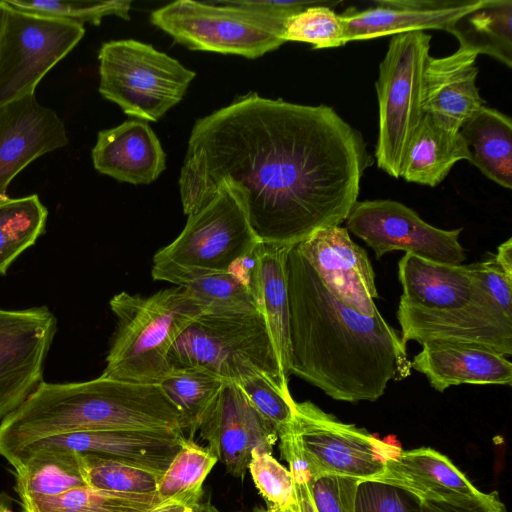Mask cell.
Segmentation results:
<instances>
[{
  "label": "cell",
  "mask_w": 512,
  "mask_h": 512,
  "mask_svg": "<svg viewBox=\"0 0 512 512\" xmlns=\"http://www.w3.org/2000/svg\"><path fill=\"white\" fill-rule=\"evenodd\" d=\"M371 160L333 108L251 92L196 121L179 178L183 211L200 210L225 182L262 243L292 247L346 220Z\"/></svg>",
  "instance_id": "obj_1"
},
{
  "label": "cell",
  "mask_w": 512,
  "mask_h": 512,
  "mask_svg": "<svg viewBox=\"0 0 512 512\" xmlns=\"http://www.w3.org/2000/svg\"><path fill=\"white\" fill-rule=\"evenodd\" d=\"M290 374L339 401L378 400L391 380L411 373L398 331L378 311L364 316L340 303L297 245L286 261Z\"/></svg>",
  "instance_id": "obj_2"
},
{
  "label": "cell",
  "mask_w": 512,
  "mask_h": 512,
  "mask_svg": "<svg viewBox=\"0 0 512 512\" xmlns=\"http://www.w3.org/2000/svg\"><path fill=\"white\" fill-rule=\"evenodd\" d=\"M93 430L183 431L181 414L159 384L99 376L73 383L42 382L0 423V456L9 461L49 436Z\"/></svg>",
  "instance_id": "obj_3"
},
{
  "label": "cell",
  "mask_w": 512,
  "mask_h": 512,
  "mask_svg": "<svg viewBox=\"0 0 512 512\" xmlns=\"http://www.w3.org/2000/svg\"><path fill=\"white\" fill-rule=\"evenodd\" d=\"M109 305L116 328L100 376L150 384H159L170 372L171 347L194 320L206 313L180 286L149 296L122 291L111 298Z\"/></svg>",
  "instance_id": "obj_4"
},
{
  "label": "cell",
  "mask_w": 512,
  "mask_h": 512,
  "mask_svg": "<svg viewBox=\"0 0 512 512\" xmlns=\"http://www.w3.org/2000/svg\"><path fill=\"white\" fill-rule=\"evenodd\" d=\"M278 439L292 476L310 479L333 474L368 480L403 450L394 440L344 423L311 401H295L293 420Z\"/></svg>",
  "instance_id": "obj_5"
},
{
  "label": "cell",
  "mask_w": 512,
  "mask_h": 512,
  "mask_svg": "<svg viewBox=\"0 0 512 512\" xmlns=\"http://www.w3.org/2000/svg\"><path fill=\"white\" fill-rule=\"evenodd\" d=\"M170 368L204 369L225 382L238 383L256 373L285 392L288 380L261 312L204 313L177 338L168 353Z\"/></svg>",
  "instance_id": "obj_6"
},
{
  "label": "cell",
  "mask_w": 512,
  "mask_h": 512,
  "mask_svg": "<svg viewBox=\"0 0 512 512\" xmlns=\"http://www.w3.org/2000/svg\"><path fill=\"white\" fill-rule=\"evenodd\" d=\"M292 17V16H291ZM290 17L262 12L237 0H179L151 13V22L191 50L257 58L277 49Z\"/></svg>",
  "instance_id": "obj_7"
},
{
  "label": "cell",
  "mask_w": 512,
  "mask_h": 512,
  "mask_svg": "<svg viewBox=\"0 0 512 512\" xmlns=\"http://www.w3.org/2000/svg\"><path fill=\"white\" fill-rule=\"evenodd\" d=\"M259 242L239 196L222 182L205 206L188 215L178 237L156 252L151 275L170 282L184 274L227 271Z\"/></svg>",
  "instance_id": "obj_8"
},
{
  "label": "cell",
  "mask_w": 512,
  "mask_h": 512,
  "mask_svg": "<svg viewBox=\"0 0 512 512\" xmlns=\"http://www.w3.org/2000/svg\"><path fill=\"white\" fill-rule=\"evenodd\" d=\"M430 41L424 31L394 35L379 66L375 157L378 167L394 178H401L409 147L426 114L423 73Z\"/></svg>",
  "instance_id": "obj_9"
},
{
  "label": "cell",
  "mask_w": 512,
  "mask_h": 512,
  "mask_svg": "<svg viewBox=\"0 0 512 512\" xmlns=\"http://www.w3.org/2000/svg\"><path fill=\"white\" fill-rule=\"evenodd\" d=\"M99 92L123 112L142 121H158L185 95L195 72L140 41L103 43L98 54Z\"/></svg>",
  "instance_id": "obj_10"
},
{
  "label": "cell",
  "mask_w": 512,
  "mask_h": 512,
  "mask_svg": "<svg viewBox=\"0 0 512 512\" xmlns=\"http://www.w3.org/2000/svg\"><path fill=\"white\" fill-rule=\"evenodd\" d=\"M7 6L0 40V106L34 94L85 34L83 25Z\"/></svg>",
  "instance_id": "obj_11"
},
{
  "label": "cell",
  "mask_w": 512,
  "mask_h": 512,
  "mask_svg": "<svg viewBox=\"0 0 512 512\" xmlns=\"http://www.w3.org/2000/svg\"><path fill=\"white\" fill-rule=\"evenodd\" d=\"M347 230L362 239L377 259L402 250L449 265L465 260L459 242L462 228L445 230L425 222L414 210L388 199L357 201L345 220Z\"/></svg>",
  "instance_id": "obj_12"
},
{
  "label": "cell",
  "mask_w": 512,
  "mask_h": 512,
  "mask_svg": "<svg viewBox=\"0 0 512 512\" xmlns=\"http://www.w3.org/2000/svg\"><path fill=\"white\" fill-rule=\"evenodd\" d=\"M57 332L47 306L0 307V420L43 382L44 363Z\"/></svg>",
  "instance_id": "obj_13"
},
{
  "label": "cell",
  "mask_w": 512,
  "mask_h": 512,
  "mask_svg": "<svg viewBox=\"0 0 512 512\" xmlns=\"http://www.w3.org/2000/svg\"><path fill=\"white\" fill-rule=\"evenodd\" d=\"M397 319L404 343L446 341L485 347L505 356L512 354V317L491 297L444 311L399 303Z\"/></svg>",
  "instance_id": "obj_14"
},
{
  "label": "cell",
  "mask_w": 512,
  "mask_h": 512,
  "mask_svg": "<svg viewBox=\"0 0 512 512\" xmlns=\"http://www.w3.org/2000/svg\"><path fill=\"white\" fill-rule=\"evenodd\" d=\"M198 431L206 448L237 478L245 476L253 450L272 454L278 440L276 430L234 382L224 383Z\"/></svg>",
  "instance_id": "obj_15"
},
{
  "label": "cell",
  "mask_w": 512,
  "mask_h": 512,
  "mask_svg": "<svg viewBox=\"0 0 512 512\" xmlns=\"http://www.w3.org/2000/svg\"><path fill=\"white\" fill-rule=\"evenodd\" d=\"M297 246L340 303L364 316L378 312L371 262L366 251L350 238L347 228L317 230Z\"/></svg>",
  "instance_id": "obj_16"
},
{
  "label": "cell",
  "mask_w": 512,
  "mask_h": 512,
  "mask_svg": "<svg viewBox=\"0 0 512 512\" xmlns=\"http://www.w3.org/2000/svg\"><path fill=\"white\" fill-rule=\"evenodd\" d=\"M186 439L182 431L93 430L45 437L20 449L8 461L36 451L94 454L163 473Z\"/></svg>",
  "instance_id": "obj_17"
},
{
  "label": "cell",
  "mask_w": 512,
  "mask_h": 512,
  "mask_svg": "<svg viewBox=\"0 0 512 512\" xmlns=\"http://www.w3.org/2000/svg\"><path fill=\"white\" fill-rule=\"evenodd\" d=\"M68 144L57 113L29 94L0 106V201L11 181L31 162Z\"/></svg>",
  "instance_id": "obj_18"
},
{
  "label": "cell",
  "mask_w": 512,
  "mask_h": 512,
  "mask_svg": "<svg viewBox=\"0 0 512 512\" xmlns=\"http://www.w3.org/2000/svg\"><path fill=\"white\" fill-rule=\"evenodd\" d=\"M483 0H378L364 10L341 14L346 43L427 29L447 30Z\"/></svg>",
  "instance_id": "obj_19"
},
{
  "label": "cell",
  "mask_w": 512,
  "mask_h": 512,
  "mask_svg": "<svg viewBox=\"0 0 512 512\" xmlns=\"http://www.w3.org/2000/svg\"><path fill=\"white\" fill-rule=\"evenodd\" d=\"M400 304L430 311L460 308L490 297L469 265H449L405 253L398 263Z\"/></svg>",
  "instance_id": "obj_20"
},
{
  "label": "cell",
  "mask_w": 512,
  "mask_h": 512,
  "mask_svg": "<svg viewBox=\"0 0 512 512\" xmlns=\"http://www.w3.org/2000/svg\"><path fill=\"white\" fill-rule=\"evenodd\" d=\"M477 56L459 47L448 56L427 58L423 73L424 111L450 130L459 131L484 105L476 86Z\"/></svg>",
  "instance_id": "obj_21"
},
{
  "label": "cell",
  "mask_w": 512,
  "mask_h": 512,
  "mask_svg": "<svg viewBox=\"0 0 512 512\" xmlns=\"http://www.w3.org/2000/svg\"><path fill=\"white\" fill-rule=\"evenodd\" d=\"M403 489L422 501H459L482 493L444 454L420 447L402 450L371 477Z\"/></svg>",
  "instance_id": "obj_22"
},
{
  "label": "cell",
  "mask_w": 512,
  "mask_h": 512,
  "mask_svg": "<svg viewBox=\"0 0 512 512\" xmlns=\"http://www.w3.org/2000/svg\"><path fill=\"white\" fill-rule=\"evenodd\" d=\"M411 361L432 388L444 392L460 384H512V363L507 356L485 347L429 341Z\"/></svg>",
  "instance_id": "obj_23"
},
{
  "label": "cell",
  "mask_w": 512,
  "mask_h": 512,
  "mask_svg": "<svg viewBox=\"0 0 512 512\" xmlns=\"http://www.w3.org/2000/svg\"><path fill=\"white\" fill-rule=\"evenodd\" d=\"M92 161L98 172L135 185L150 184L166 166L158 137L142 120H128L100 131Z\"/></svg>",
  "instance_id": "obj_24"
},
{
  "label": "cell",
  "mask_w": 512,
  "mask_h": 512,
  "mask_svg": "<svg viewBox=\"0 0 512 512\" xmlns=\"http://www.w3.org/2000/svg\"><path fill=\"white\" fill-rule=\"evenodd\" d=\"M470 153L469 162L501 187L512 188V121L483 105L459 128Z\"/></svg>",
  "instance_id": "obj_25"
},
{
  "label": "cell",
  "mask_w": 512,
  "mask_h": 512,
  "mask_svg": "<svg viewBox=\"0 0 512 512\" xmlns=\"http://www.w3.org/2000/svg\"><path fill=\"white\" fill-rule=\"evenodd\" d=\"M469 159V149L459 131L450 130L425 114L409 147L401 178L435 187L458 161Z\"/></svg>",
  "instance_id": "obj_26"
},
{
  "label": "cell",
  "mask_w": 512,
  "mask_h": 512,
  "mask_svg": "<svg viewBox=\"0 0 512 512\" xmlns=\"http://www.w3.org/2000/svg\"><path fill=\"white\" fill-rule=\"evenodd\" d=\"M293 247V246H292ZM290 246L261 242L258 303L271 334L281 369L290 374V310L286 261Z\"/></svg>",
  "instance_id": "obj_27"
},
{
  "label": "cell",
  "mask_w": 512,
  "mask_h": 512,
  "mask_svg": "<svg viewBox=\"0 0 512 512\" xmlns=\"http://www.w3.org/2000/svg\"><path fill=\"white\" fill-rule=\"evenodd\" d=\"M459 47L512 66V1L483 0L481 5L456 19L446 30Z\"/></svg>",
  "instance_id": "obj_28"
},
{
  "label": "cell",
  "mask_w": 512,
  "mask_h": 512,
  "mask_svg": "<svg viewBox=\"0 0 512 512\" xmlns=\"http://www.w3.org/2000/svg\"><path fill=\"white\" fill-rule=\"evenodd\" d=\"M10 465L15 471V491L20 502L87 486L75 452H30L18 456Z\"/></svg>",
  "instance_id": "obj_29"
},
{
  "label": "cell",
  "mask_w": 512,
  "mask_h": 512,
  "mask_svg": "<svg viewBox=\"0 0 512 512\" xmlns=\"http://www.w3.org/2000/svg\"><path fill=\"white\" fill-rule=\"evenodd\" d=\"M225 381L200 368H171L159 383L181 414L183 431L194 440L196 432L217 399Z\"/></svg>",
  "instance_id": "obj_30"
},
{
  "label": "cell",
  "mask_w": 512,
  "mask_h": 512,
  "mask_svg": "<svg viewBox=\"0 0 512 512\" xmlns=\"http://www.w3.org/2000/svg\"><path fill=\"white\" fill-rule=\"evenodd\" d=\"M165 501L157 493H114L84 486L20 505L22 512H151Z\"/></svg>",
  "instance_id": "obj_31"
},
{
  "label": "cell",
  "mask_w": 512,
  "mask_h": 512,
  "mask_svg": "<svg viewBox=\"0 0 512 512\" xmlns=\"http://www.w3.org/2000/svg\"><path fill=\"white\" fill-rule=\"evenodd\" d=\"M48 210L38 195L0 201V275L45 230Z\"/></svg>",
  "instance_id": "obj_32"
},
{
  "label": "cell",
  "mask_w": 512,
  "mask_h": 512,
  "mask_svg": "<svg viewBox=\"0 0 512 512\" xmlns=\"http://www.w3.org/2000/svg\"><path fill=\"white\" fill-rule=\"evenodd\" d=\"M169 283L190 292L206 313L236 315L261 312L255 297L228 270L179 275Z\"/></svg>",
  "instance_id": "obj_33"
},
{
  "label": "cell",
  "mask_w": 512,
  "mask_h": 512,
  "mask_svg": "<svg viewBox=\"0 0 512 512\" xmlns=\"http://www.w3.org/2000/svg\"><path fill=\"white\" fill-rule=\"evenodd\" d=\"M79 460L87 486L101 491L126 494L156 493L163 474L94 454H79Z\"/></svg>",
  "instance_id": "obj_34"
},
{
  "label": "cell",
  "mask_w": 512,
  "mask_h": 512,
  "mask_svg": "<svg viewBox=\"0 0 512 512\" xmlns=\"http://www.w3.org/2000/svg\"><path fill=\"white\" fill-rule=\"evenodd\" d=\"M340 1H323L290 17L285 25L283 40L305 42L314 49L336 48L346 44L345 24L334 8Z\"/></svg>",
  "instance_id": "obj_35"
},
{
  "label": "cell",
  "mask_w": 512,
  "mask_h": 512,
  "mask_svg": "<svg viewBox=\"0 0 512 512\" xmlns=\"http://www.w3.org/2000/svg\"><path fill=\"white\" fill-rule=\"evenodd\" d=\"M218 459L207 448L186 437L163 472L156 493L164 500L184 493L204 492L203 483Z\"/></svg>",
  "instance_id": "obj_36"
},
{
  "label": "cell",
  "mask_w": 512,
  "mask_h": 512,
  "mask_svg": "<svg viewBox=\"0 0 512 512\" xmlns=\"http://www.w3.org/2000/svg\"><path fill=\"white\" fill-rule=\"evenodd\" d=\"M18 10L58 18L80 25H99L106 16L115 15L129 19L131 1H88V0H5Z\"/></svg>",
  "instance_id": "obj_37"
},
{
  "label": "cell",
  "mask_w": 512,
  "mask_h": 512,
  "mask_svg": "<svg viewBox=\"0 0 512 512\" xmlns=\"http://www.w3.org/2000/svg\"><path fill=\"white\" fill-rule=\"evenodd\" d=\"M248 470L257 490L270 506L282 511L298 506L292 474L271 453L253 450Z\"/></svg>",
  "instance_id": "obj_38"
},
{
  "label": "cell",
  "mask_w": 512,
  "mask_h": 512,
  "mask_svg": "<svg viewBox=\"0 0 512 512\" xmlns=\"http://www.w3.org/2000/svg\"><path fill=\"white\" fill-rule=\"evenodd\" d=\"M237 384L253 407L276 430L277 435L289 427L295 406L290 392L281 390L261 373L252 374Z\"/></svg>",
  "instance_id": "obj_39"
},
{
  "label": "cell",
  "mask_w": 512,
  "mask_h": 512,
  "mask_svg": "<svg viewBox=\"0 0 512 512\" xmlns=\"http://www.w3.org/2000/svg\"><path fill=\"white\" fill-rule=\"evenodd\" d=\"M421 501L409 492L385 483L360 481L354 512H420Z\"/></svg>",
  "instance_id": "obj_40"
},
{
  "label": "cell",
  "mask_w": 512,
  "mask_h": 512,
  "mask_svg": "<svg viewBox=\"0 0 512 512\" xmlns=\"http://www.w3.org/2000/svg\"><path fill=\"white\" fill-rule=\"evenodd\" d=\"M360 480L343 475H320L307 483L316 512H354Z\"/></svg>",
  "instance_id": "obj_41"
},
{
  "label": "cell",
  "mask_w": 512,
  "mask_h": 512,
  "mask_svg": "<svg viewBox=\"0 0 512 512\" xmlns=\"http://www.w3.org/2000/svg\"><path fill=\"white\" fill-rule=\"evenodd\" d=\"M469 267L495 303L512 317V279L497 265L494 257L470 264Z\"/></svg>",
  "instance_id": "obj_42"
},
{
  "label": "cell",
  "mask_w": 512,
  "mask_h": 512,
  "mask_svg": "<svg viewBox=\"0 0 512 512\" xmlns=\"http://www.w3.org/2000/svg\"><path fill=\"white\" fill-rule=\"evenodd\" d=\"M420 512H508L498 492H482L480 495L459 501H422Z\"/></svg>",
  "instance_id": "obj_43"
},
{
  "label": "cell",
  "mask_w": 512,
  "mask_h": 512,
  "mask_svg": "<svg viewBox=\"0 0 512 512\" xmlns=\"http://www.w3.org/2000/svg\"><path fill=\"white\" fill-rule=\"evenodd\" d=\"M260 248L261 242L236 259L228 268V271L251 292L257 302L259 296Z\"/></svg>",
  "instance_id": "obj_44"
},
{
  "label": "cell",
  "mask_w": 512,
  "mask_h": 512,
  "mask_svg": "<svg viewBox=\"0 0 512 512\" xmlns=\"http://www.w3.org/2000/svg\"><path fill=\"white\" fill-rule=\"evenodd\" d=\"M204 492L184 493L163 502L151 512H195Z\"/></svg>",
  "instance_id": "obj_45"
},
{
  "label": "cell",
  "mask_w": 512,
  "mask_h": 512,
  "mask_svg": "<svg viewBox=\"0 0 512 512\" xmlns=\"http://www.w3.org/2000/svg\"><path fill=\"white\" fill-rule=\"evenodd\" d=\"M493 257L507 277L512 279V238H508L500 244L497 253Z\"/></svg>",
  "instance_id": "obj_46"
},
{
  "label": "cell",
  "mask_w": 512,
  "mask_h": 512,
  "mask_svg": "<svg viewBox=\"0 0 512 512\" xmlns=\"http://www.w3.org/2000/svg\"><path fill=\"white\" fill-rule=\"evenodd\" d=\"M296 485L297 502L300 512H316L313 502L310 497L307 483Z\"/></svg>",
  "instance_id": "obj_47"
},
{
  "label": "cell",
  "mask_w": 512,
  "mask_h": 512,
  "mask_svg": "<svg viewBox=\"0 0 512 512\" xmlns=\"http://www.w3.org/2000/svg\"><path fill=\"white\" fill-rule=\"evenodd\" d=\"M195 512H220L218 508L213 505L209 500H202L197 505Z\"/></svg>",
  "instance_id": "obj_48"
},
{
  "label": "cell",
  "mask_w": 512,
  "mask_h": 512,
  "mask_svg": "<svg viewBox=\"0 0 512 512\" xmlns=\"http://www.w3.org/2000/svg\"><path fill=\"white\" fill-rule=\"evenodd\" d=\"M0 512H13L12 500L4 492L0 493Z\"/></svg>",
  "instance_id": "obj_49"
},
{
  "label": "cell",
  "mask_w": 512,
  "mask_h": 512,
  "mask_svg": "<svg viewBox=\"0 0 512 512\" xmlns=\"http://www.w3.org/2000/svg\"><path fill=\"white\" fill-rule=\"evenodd\" d=\"M7 8H8V6H7L6 2L4 0H0V40H1V36H2V31H3Z\"/></svg>",
  "instance_id": "obj_50"
},
{
  "label": "cell",
  "mask_w": 512,
  "mask_h": 512,
  "mask_svg": "<svg viewBox=\"0 0 512 512\" xmlns=\"http://www.w3.org/2000/svg\"><path fill=\"white\" fill-rule=\"evenodd\" d=\"M251 512H273V506H270L267 509L260 508V509H257V510L251 511Z\"/></svg>",
  "instance_id": "obj_51"
},
{
  "label": "cell",
  "mask_w": 512,
  "mask_h": 512,
  "mask_svg": "<svg viewBox=\"0 0 512 512\" xmlns=\"http://www.w3.org/2000/svg\"><path fill=\"white\" fill-rule=\"evenodd\" d=\"M283 512H300V511H299V507L297 506V507H295V508L288 509V510H285V511H283Z\"/></svg>",
  "instance_id": "obj_52"
},
{
  "label": "cell",
  "mask_w": 512,
  "mask_h": 512,
  "mask_svg": "<svg viewBox=\"0 0 512 512\" xmlns=\"http://www.w3.org/2000/svg\"><path fill=\"white\" fill-rule=\"evenodd\" d=\"M273 512H283V511L278 508L273 507Z\"/></svg>",
  "instance_id": "obj_53"
}]
</instances>
